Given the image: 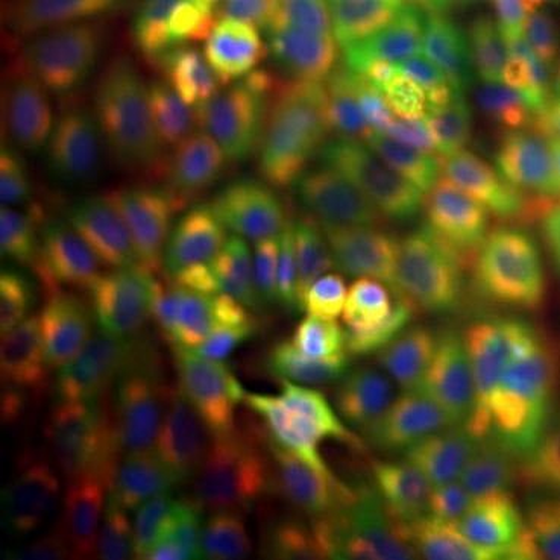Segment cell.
Here are the masks:
<instances>
[{
  "mask_svg": "<svg viewBox=\"0 0 560 560\" xmlns=\"http://www.w3.org/2000/svg\"><path fill=\"white\" fill-rule=\"evenodd\" d=\"M187 231L202 271L246 334L290 346L334 340V290L302 234L296 172L259 121L231 119L202 153Z\"/></svg>",
  "mask_w": 560,
  "mask_h": 560,
  "instance_id": "obj_1",
  "label": "cell"
},
{
  "mask_svg": "<svg viewBox=\"0 0 560 560\" xmlns=\"http://www.w3.org/2000/svg\"><path fill=\"white\" fill-rule=\"evenodd\" d=\"M551 162L533 140H508L393 215L396 259L433 280L455 320L495 315L521 287Z\"/></svg>",
  "mask_w": 560,
  "mask_h": 560,
  "instance_id": "obj_2",
  "label": "cell"
},
{
  "mask_svg": "<svg viewBox=\"0 0 560 560\" xmlns=\"http://www.w3.org/2000/svg\"><path fill=\"white\" fill-rule=\"evenodd\" d=\"M200 97V60L153 44L84 62L40 103L35 125L101 187L135 190L178 156Z\"/></svg>",
  "mask_w": 560,
  "mask_h": 560,
  "instance_id": "obj_3",
  "label": "cell"
},
{
  "mask_svg": "<svg viewBox=\"0 0 560 560\" xmlns=\"http://www.w3.org/2000/svg\"><path fill=\"white\" fill-rule=\"evenodd\" d=\"M433 44L423 0H287L265 72L290 113L315 121L342 97L411 81Z\"/></svg>",
  "mask_w": 560,
  "mask_h": 560,
  "instance_id": "obj_4",
  "label": "cell"
},
{
  "mask_svg": "<svg viewBox=\"0 0 560 560\" xmlns=\"http://www.w3.org/2000/svg\"><path fill=\"white\" fill-rule=\"evenodd\" d=\"M215 393L259 455L283 529L312 541L342 467L346 430L359 420L349 393L337 377L293 371L249 374Z\"/></svg>",
  "mask_w": 560,
  "mask_h": 560,
  "instance_id": "obj_5",
  "label": "cell"
},
{
  "mask_svg": "<svg viewBox=\"0 0 560 560\" xmlns=\"http://www.w3.org/2000/svg\"><path fill=\"white\" fill-rule=\"evenodd\" d=\"M97 180L32 125L16 143L3 184V246L20 280L40 300H84L106 261Z\"/></svg>",
  "mask_w": 560,
  "mask_h": 560,
  "instance_id": "obj_6",
  "label": "cell"
},
{
  "mask_svg": "<svg viewBox=\"0 0 560 560\" xmlns=\"http://www.w3.org/2000/svg\"><path fill=\"white\" fill-rule=\"evenodd\" d=\"M131 442L160 467L206 529L221 536L283 529L259 455L215 389L156 401L135 420Z\"/></svg>",
  "mask_w": 560,
  "mask_h": 560,
  "instance_id": "obj_7",
  "label": "cell"
},
{
  "mask_svg": "<svg viewBox=\"0 0 560 560\" xmlns=\"http://www.w3.org/2000/svg\"><path fill=\"white\" fill-rule=\"evenodd\" d=\"M420 411L470 470L508 482L560 470V399L511 359H477L427 396Z\"/></svg>",
  "mask_w": 560,
  "mask_h": 560,
  "instance_id": "obj_8",
  "label": "cell"
},
{
  "mask_svg": "<svg viewBox=\"0 0 560 560\" xmlns=\"http://www.w3.org/2000/svg\"><path fill=\"white\" fill-rule=\"evenodd\" d=\"M202 275L190 231L153 219L121 228L94 287L103 346L140 364L178 359L200 334Z\"/></svg>",
  "mask_w": 560,
  "mask_h": 560,
  "instance_id": "obj_9",
  "label": "cell"
},
{
  "mask_svg": "<svg viewBox=\"0 0 560 560\" xmlns=\"http://www.w3.org/2000/svg\"><path fill=\"white\" fill-rule=\"evenodd\" d=\"M452 320L433 280L411 261L361 280L334 324L337 381L359 418L430 368Z\"/></svg>",
  "mask_w": 560,
  "mask_h": 560,
  "instance_id": "obj_10",
  "label": "cell"
},
{
  "mask_svg": "<svg viewBox=\"0 0 560 560\" xmlns=\"http://www.w3.org/2000/svg\"><path fill=\"white\" fill-rule=\"evenodd\" d=\"M249 0H10L3 38L35 75L165 44L243 16Z\"/></svg>",
  "mask_w": 560,
  "mask_h": 560,
  "instance_id": "obj_11",
  "label": "cell"
},
{
  "mask_svg": "<svg viewBox=\"0 0 560 560\" xmlns=\"http://www.w3.org/2000/svg\"><path fill=\"white\" fill-rule=\"evenodd\" d=\"M539 106L517 57L495 44L440 38L411 79L408 109L445 168L482 160Z\"/></svg>",
  "mask_w": 560,
  "mask_h": 560,
  "instance_id": "obj_12",
  "label": "cell"
},
{
  "mask_svg": "<svg viewBox=\"0 0 560 560\" xmlns=\"http://www.w3.org/2000/svg\"><path fill=\"white\" fill-rule=\"evenodd\" d=\"M452 458L420 408L383 415L342 458L324 517L327 536L346 551L374 533L420 523L455 480Z\"/></svg>",
  "mask_w": 560,
  "mask_h": 560,
  "instance_id": "obj_13",
  "label": "cell"
},
{
  "mask_svg": "<svg viewBox=\"0 0 560 560\" xmlns=\"http://www.w3.org/2000/svg\"><path fill=\"white\" fill-rule=\"evenodd\" d=\"M206 529L135 442H103L81 458L79 560H190Z\"/></svg>",
  "mask_w": 560,
  "mask_h": 560,
  "instance_id": "obj_14",
  "label": "cell"
},
{
  "mask_svg": "<svg viewBox=\"0 0 560 560\" xmlns=\"http://www.w3.org/2000/svg\"><path fill=\"white\" fill-rule=\"evenodd\" d=\"M330 165L386 215L411 209L445 168L408 106L361 91L327 106L318 119Z\"/></svg>",
  "mask_w": 560,
  "mask_h": 560,
  "instance_id": "obj_15",
  "label": "cell"
},
{
  "mask_svg": "<svg viewBox=\"0 0 560 560\" xmlns=\"http://www.w3.org/2000/svg\"><path fill=\"white\" fill-rule=\"evenodd\" d=\"M302 234L320 278L330 290L352 293L361 280L396 256L393 215L364 200L334 165H302L296 172Z\"/></svg>",
  "mask_w": 560,
  "mask_h": 560,
  "instance_id": "obj_16",
  "label": "cell"
},
{
  "mask_svg": "<svg viewBox=\"0 0 560 560\" xmlns=\"http://www.w3.org/2000/svg\"><path fill=\"white\" fill-rule=\"evenodd\" d=\"M81 430L66 420L44 427L20 415L0 420V499L3 511L66 541L81 523Z\"/></svg>",
  "mask_w": 560,
  "mask_h": 560,
  "instance_id": "obj_17",
  "label": "cell"
},
{
  "mask_svg": "<svg viewBox=\"0 0 560 560\" xmlns=\"http://www.w3.org/2000/svg\"><path fill=\"white\" fill-rule=\"evenodd\" d=\"M521 337L529 361L560 374V162H551L541 184L533 241L521 278Z\"/></svg>",
  "mask_w": 560,
  "mask_h": 560,
  "instance_id": "obj_18",
  "label": "cell"
},
{
  "mask_svg": "<svg viewBox=\"0 0 560 560\" xmlns=\"http://www.w3.org/2000/svg\"><path fill=\"white\" fill-rule=\"evenodd\" d=\"M433 38L495 44L517 60L536 62L558 32L555 0H423Z\"/></svg>",
  "mask_w": 560,
  "mask_h": 560,
  "instance_id": "obj_19",
  "label": "cell"
},
{
  "mask_svg": "<svg viewBox=\"0 0 560 560\" xmlns=\"http://www.w3.org/2000/svg\"><path fill=\"white\" fill-rule=\"evenodd\" d=\"M62 393V368L54 334L35 302L3 290L0 300V401L25 411L54 405Z\"/></svg>",
  "mask_w": 560,
  "mask_h": 560,
  "instance_id": "obj_20",
  "label": "cell"
},
{
  "mask_svg": "<svg viewBox=\"0 0 560 560\" xmlns=\"http://www.w3.org/2000/svg\"><path fill=\"white\" fill-rule=\"evenodd\" d=\"M436 560H511L508 523L486 474L464 470L418 523Z\"/></svg>",
  "mask_w": 560,
  "mask_h": 560,
  "instance_id": "obj_21",
  "label": "cell"
},
{
  "mask_svg": "<svg viewBox=\"0 0 560 560\" xmlns=\"http://www.w3.org/2000/svg\"><path fill=\"white\" fill-rule=\"evenodd\" d=\"M558 470L545 477L511 482L508 495V558H555V517H558Z\"/></svg>",
  "mask_w": 560,
  "mask_h": 560,
  "instance_id": "obj_22",
  "label": "cell"
},
{
  "mask_svg": "<svg viewBox=\"0 0 560 560\" xmlns=\"http://www.w3.org/2000/svg\"><path fill=\"white\" fill-rule=\"evenodd\" d=\"M190 560H315L305 551V541L293 533H256V536H224L219 545L197 548Z\"/></svg>",
  "mask_w": 560,
  "mask_h": 560,
  "instance_id": "obj_23",
  "label": "cell"
},
{
  "mask_svg": "<svg viewBox=\"0 0 560 560\" xmlns=\"http://www.w3.org/2000/svg\"><path fill=\"white\" fill-rule=\"evenodd\" d=\"M349 560H436L430 545L420 536L418 523L411 526H396V529H383L359 545L346 548Z\"/></svg>",
  "mask_w": 560,
  "mask_h": 560,
  "instance_id": "obj_24",
  "label": "cell"
},
{
  "mask_svg": "<svg viewBox=\"0 0 560 560\" xmlns=\"http://www.w3.org/2000/svg\"><path fill=\"white\" fill-rule=\"evenodd\" d=\"M533 66H536V91H539L541 109L560 128V44H551Z\"/></svg>",
  "mask_w": 560,
  "mask_h": 560,
  "instance_id": "obj_25",
  "label": "cell"
},
{
  "mask_svg": "<svg viewBox=\"0 0 560 560\" xmlns=\"http://www.w3.org/2000/svg\"><path fill=\"white\" fill-rule=\"evenodd\" d=\"M0 560H60L50 548L32 539H7L0 548Z\"/></svg>",
  "mask_w": 560,
  "mask_h": 560,
  "instance_id": "obj_26",
  "label": "cell"
},
{
  "mask_svg": "<svg viewBox=\"0 0 560 560\" xmlns=\"http://www.w3.org/2000/svg\"><path fill=\"white\" fill-rule=\"evenodd\" d=\"M558 480H560V470H558ZM560 560V489H558V517H555V558Z\"/></svg>",
  "mask_w": 560,
  "mask_h": 560,
  "instance_id": "obj_27",
  "label": "cell"
},
{
  "mask_svg": "<svg viewBox=\"0 0 560 560\" xmlns=\"http://www.w3.org/2000/svg\"><path fill=\"white\" fill-rule=\"evenodd\" d=\"M555 3H558V32H555V38H551V44H560V0H555ZM551 44H548V47H551Z\"/></svg>",
  "mask_w": 560,
  "mask_h": 560,
  "instance_id": "obj_28",
  "label": "cell"
},
{
  "mask_svg": "<svg viewBox=\"0 0 560 560\" xmlns=\"http://www.w3.org/2000/svg\"><path fill=\"white\" fill-rule=\"evenodd\" d=\"M315 560H318V558H315Z\"/></svg>",
  "mask_w": 560,
  "mask_h": 560,
  "instance_id": "obj_29",
  "label": "cell"
}]
</instances>
